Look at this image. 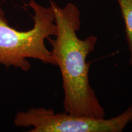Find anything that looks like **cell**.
Here are the masks:
<instances>
[{"label":"cell","instance_id":"cell-1","mask_svg":"<svg viewBox=\"0 0 132 132\" xmlns=\"http://www.w3.org/2000/svg\"><path fill=\"white\" fill-rule=\"evenodd\" d=\"M53 5L57 34L47 39L53 56L62 78L64 112L77 116L103 118L106 112L90 83V62L87 58L95 50V36L81 39L77 32L81 28V12L75 4L63 7Z\"/></svg>","mask_w":132,"mask_h":132},{"label":"cell","instance_id":"cell-2","mask_svg":"<svg viewBox=\"0 0 132 132\" xmlns=\"http://www.w3.org/2000/svg\"><path fill=\"white\" fill-rule=\"evenodd\" d=\"M29 5L34 11V24L31 29L21 31L9 25L0 4V65L28 72L31 68L29 59L56 65L51 50L45 45L46 40L57 34L52 1L48 7L34 0H30Z\"/></svg>","mask_w":132,"mask_h":132},{"label":"cell","instance_id":"cell-3","mask_svg":"<svg viewBox=\"0 0 132 132\" xmlns=\"http://www.w3.org/2000/svg\"><path fill=\"white\" fill-rule=\"evenodd\" d=\"M132 121V104L110 119L56 113L52 108H31L19 111L14 119L18 127H31L30 132H121Z\"/></svg>","mask_w":132,"mask_h":132},{"label":"cell","instance_id":"cell-4","mask_svg":"<svg viewBox=\"0 0 132 132\" xmlns=\"http://www.w3.org/2000/svg\"><path fill=\"white\" fill-rule=\"evenodd\" d=\"M124 23L125 37L130 53L129 62L132 67V0H116Z\"/></svg>","mask_w":132,"mask_h":132}]
</instances>
